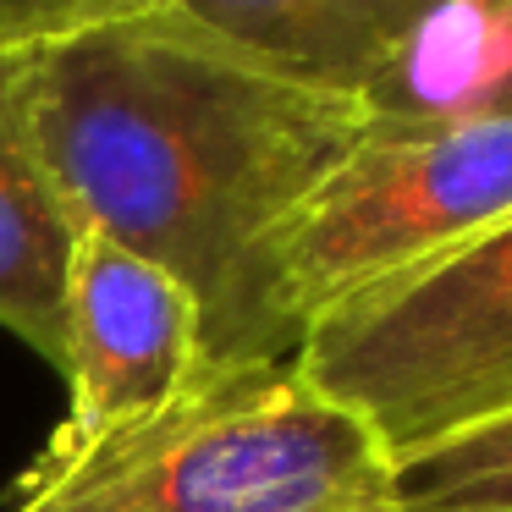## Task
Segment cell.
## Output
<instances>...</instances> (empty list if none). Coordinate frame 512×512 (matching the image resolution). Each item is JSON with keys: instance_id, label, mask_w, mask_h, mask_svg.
Instances as JSON below:
<instances>
[{"instance_id": "cell-10", "label": "cell", "mask_w": 512, "mask_h": 512, "mask_svg": "<svg viewBox=\"0 0 512 512\" xmlns=\"http://www.w3.org/2000/svg\"><path fill=\"white\" fill-rule=\"evenodd\" d=\"M160 6L166 0H0V50L28 56V50H45L56 39L160 12Z\"/></svg>"}, {"instance_id": "cell-8", "label": "cell", "mask_w": 512, "mask_h": 512, "mask_svg": "<svg viewBox=\"0 0 512 512\" xmlns=\"http://www.w3.org/2000/svg\"><path fill=\"white\" fill-rule=\"evenodd\" d=\"M457 23H479L463 50L419 45L369 111L397 122H485L512 116V0H463Z\"/></svg>"}, {"instance_id": "cell-3", "label": "cell", "mask_w": 512, "mask_h": 512, "mask_svg": "<svg viewBox=\"0 0 512 512\" xmlns=\"http://www.w3.org/2000/svg\"><path fill=\"white\" fill-rule=\"evenodd\" d=\"M298 369L364 413L386 452L430 446L512 413V215L463 248L353 292L298 336Z\"/></svg>"}, {"instance_id": "cell-4", "label": "cell", "mask_w": 512, "mask_h": 512, "mask_svg": "<svg viewBox=\"0 0 512 512\" xmlns=\"http://www.w3.org/2000/svg\"><path fill=\"white\" fill-rule=\"evenodd\" d=\"M512 215V116L397 122L375 116L364 144L298 204L270 254L276 314L303 336L353 292L397 281Z\"/></svg>"}, {"instance_id": "cell-7", "label": "cell", "mask_w": 512, "mask_h": 512, "mask_svg": "<svg viewBox=\"0 0 512 512\" xmlns=\"http://www.w3.org/2000/svg\"><path fill=\"white\" fill-rule=\"evenodd\" d=\"M72 248H78V226L28 127L23 56L0 50V325L45 364H61Z\"/></svg>"}, {"instance_id": "cell-6", "label": "cell", "mask_w": 512, "mask_h": 512, "mask_svg": "<svg viewBox=\"0 0 512 512\" xmlns=\"http://www.w3.org/2000/svg\"><path fill=\"white\" fill-rule=\"evenodd\" d=\"M177 17L287 83L375 105L463 0H166Z\"/></svg>"}, {"instance_id": "cell-9", "label": "cell", "mask_w": 512, "mask_h": 512, "mask_svg": "<svg viewBox=\"0 0 512 512\" xmlns=\"http://www.w3.org/2000/svg\"><path fill=\"white\" fill-rule=\"evenodd\" d=\"M402 512H512V413L397 463Z\"/></svg>"}, {"instance_id": "cell-1", "label": "cell", "mask_w": 512, "mask_h": 512, "mask_svg": "<svg viewBox=\"0 0 512 512\" xmlns=\"http://www.w3.org/2000/svg\"><path fill=\"white\" fill-rule=\"evenodd\" d=\"M23 100L72 226L171 270L215 364L298 353L270 254L375 127L364 100L276 78L171 6L28 50Z\"/></svg>"}, {"instance_id": "cell-5", "label": "cell", "mask_w": 512, "mask_h": 512, "mask_svg": "<svg viewBox=\"0 0 512 512\" xmlns=\"http://www.w3.org/2000/svg\"><path fill=\"white\" fill-rule=\"evenodd\" d=\"M210 364L204 309L171 270L100 232H78L61 309V375L67 419L34 457L61 468L94 446L155 419Z\"/></svg>"}, {"instance_id": "cell-2", "label": "cell", "mask_w": 512, "mask_h": 512, "mask_svg": "<svg viewBox=\"0 0 512 512\" xmlns=\"http://www.w3.org/2000/svg\"><path fill=\"white\" fill-rule=\"evenodd\" d=\"M12 512H402L397 457L298 358L204 364L155 419L28 468Z\"/></svg>"}]
</instances>
